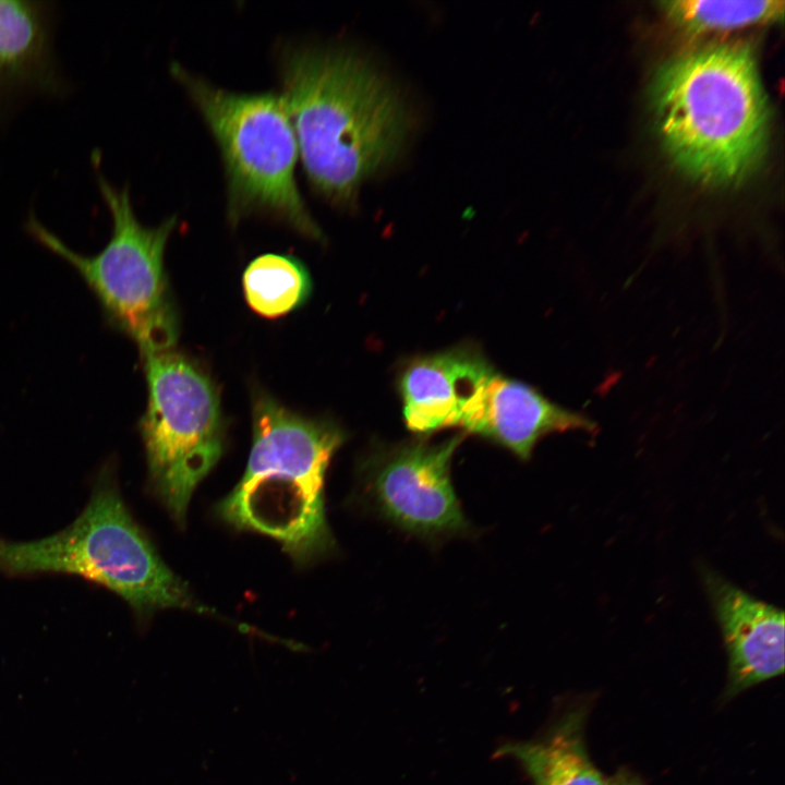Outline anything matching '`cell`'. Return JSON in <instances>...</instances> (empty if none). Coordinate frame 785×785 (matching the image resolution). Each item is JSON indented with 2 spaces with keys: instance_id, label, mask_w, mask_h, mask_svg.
<instances>
[{
  "instance_id": "obj_1",
  "label": "cell",
  "mask_w": 785,
  "mask_h": 785,
  "mask_svg": "<svg viewBox=\"0 0 785 785\" xmlns=\"http://www.w3.org/2000/svg\"><path fill=\"white\" fill-rule=\"evenodd\" d=\"M279 70L310 186L350 208L362 182L392 162L407 141L412 121L400 90L343 47L287 46Z\"/></svg>"
},
{
  "instance_id": "obj_2",
  "label": "cell",
  "mask_w": 785,
  "mask_h": 785,
  "mask_svg": "<svg viewBox=\"0 0 785 785\" xmlns=\"http://www.w3.org/2000/svg\"><path fill=\"white\" fill-rule=\"evenodd\" d=\"M663 147L699 183H739L758 165L769 110L756 59L747 46L701 47L666 62L652 86Z\"/></svg>"
},
{
  "instance_id": "obj_3",
  "label": "cell",
  "mask_w": 785,
  "mask_h": 785,
  "mask_svg": "<svg viewBox=\"0 0 785 785\" xmlns=\"http://www.w3.org/2000/svg\"><path fill=\"white\" fill-rule=\"evenodd\" d=\"M343 439L334 422L300 415L268 394H256L247 464L216 515L234 529L274 539L299 566L330 554L335 540L324 482Z\"/></svg>"
},
{
  "instance_id": "obj_4",
  "label": "cell",
  "mask_w": 785,
  "mask_h": 785,
  "mask_svg": "<svg viewBox=\"0 0 785 785\" xmlns=\"http://www.w3.org/2000/svg\"><path fill=\"white\" fill-rule=\"evenodd\" d=\"M0 572L82 577L118 594L140 621L167 608L217 615L164 563L133 519L112 463L101 467L86 506L68 527L34 541L0 540Z\"/></svg>"
},
{
  "instance_id": "obj_5",
  "label": "cell",
  "mask_w": 785,
  "mask_h": 785,
  "mask_svg": "<svg viewBox=\"0 0 785 785\" xmlns=\"http://www.w3.org/2000/svg\"><path fill=\"white\" fill-rule=\"evenodd\" d=\"M170 70L186 89L219 147L229 221L237 225L251 215H263L322 241L323 232L295 179L299 147L282 95L229 92L177 62Z\"/></svg>"
},
{
  "instance_id": "obj_6",
  "label": "cell",
  "mask_w": 785,
  "mask_h": 785,
  "mask_svg": "<svg viewBox=\"0 0 785 785\" xmlns=\"http://www.w3.org/2000/svg\"><path fill=\"white\" fill-rule=\"evenodd\" d=\"M98 186L111 216L112 232L96 255L77 254L34 217L26 229L78 273L107 321L130 337L143 357L171 350L179 321L164 255L177 218L165 219L156 227L144 226L136 218L126 186H113L100 174Z\"/></svg>"
},
{
  "instance_id": "obj_7",
  "label": "cell",
  "mask_w": 785,
  "mask_h": 785,
  "mask_svg": "<svg viewBox=\"0 0 785 785\" xmlns=\"http://www.w3.org/2000/svg\"><path fill=\"white\" fill-rule=\"evenodd\" d=\"M143 358L148 399L140 430L148 483L182 527L195 488L224 452L219 394L201 366L172 349Z\"/></svg>"
},
{
  "instance_id": "obj_8",
  "label": "cell",
  "mask_w": 785,
  "mask_h": 785,
  "mask_svg": "<svg viewBox=\"0 0 785 785\" xmlns=\"http://www.w3.org/2000/svg\"><path fill=\"white\" fill-rule=\"evenodd\" d=\"M463 435L440 443L414 440L364 461V490L399 528L423 536L463 532L468 522L450 481V461Z\"/></svg>"
},
{
  "instance_id": "obj_9",
  "label": "cell",
  "mask_w": 785,
  "mask_h": 785,
  "mask_svg": "<svg viewBox=\"0 0 785 785\" xmlns=\"http://www.w3.org/2000/svg\"><path fill=\"white\" fill-rule=\"evenodd\" d=\"M728 655L726 698L784 672V612L730 583L701 571Z\"/></svg>"
},
{
  "instance_id": "obj_10",
  "label": "cell",
  "mask_w": 785,
  "mask_h": 785,
  "mask_svg": "<svg viewBox=\"0 0 785 785\" xmlns=\"http://www.w3.org/2000/svg\"><path fill=\"white\" fill-rule=\"evenodd\" d=\"M493 374L488 361L471 347L413 360L400 378L408 427L419 433L462 428Z\"/></svg>"
},
{
  "instance_id": "obj_11",
  "label": "cell",
  "mask_w": 785,
  "mask_h": 785,
  "mask_svg": "<svg viewBox=\"0 0 785 785\" xmlns=\"http://www.w3.org/2000/svg\"><path fill=\"white\" fill-rule=\"evenodd\" d=\"M463 430L526 460L548 434L580 431L595 435L599 426L588 415L551 401L533 387L494 373Z\"/></svg>"
},
{
  "instance_id": "obj_12",
  "label": "cell",
  "mask_w": 785,
  "mask_h": 785,
  "mask_svg": "<svg viewBox=\"0 0 785 785\" xmlns=\"http://www.w3.org/2000/svg\"><path fill=\"white\" fill-rule=\"evenodd\" d=\"M588 713L587 703L572 704L539 737L506 741L494 756L516 760L532 785H607L587 750Z\"/></svg>"
},
{
  "instance_id": "obj_13",
  "label": "cell",
  "mask_w": 785,
  "mask_h": 785,
  "mask_svg": "<svg viewBox=\"0 0 785 785\" xmlns=\"http://www.w3.org/2000/svg\"><path fill=\"white\" fill-rule=\"evenodd\" d=\"M49 34L40 2L0 0V88L45 73Z\"/></svg>"
},
{
  "instance_id": "obj_14",
  "label": "cell",
  "mask_w": 785,
  "mask_h": 785,
  "mask_svg": "<svg viewBox=\"0 0 785 785\" xmlns=\"http://www.w3.org/2000/svg\"><path fill=\"white\" fill-rule=\"evenodd\" d=\"M247 304L257 314L276 318L298 309L309 299L312 280L299 259L264 254L253 259L243 274Z\"/></svg>"
},
{
  "instance_id": "obj_15",
  "label": "cell",
  "mask_w": 785,
  "mask_h": 785,
  "mask_svg": "<svg viewBox=\"0 0 785 785\" xmlns=\"http://www.w3.org/2000/svg\"><path fill=\"white\" fill-rule=\"evenodd\" d=\"M666 16L690 33L726 32L781 20L784 1L677 0L659 3Z\"/></svg>"
},
{
  "instance_id": "obj_16",
  "label": "cell",
  "mask_w": 785,
  "mask_h": 785,
  "mask_svg": "<svg viewBox=\"0 0 785 785\" xmlns=\"http://www.w3.org/2000/svg\"><path fill=\"white\" fill-rule=\"evenodd\" d=\"M607 785H644L637 776L626 771H618L611 778H607Z\"/></svg>"
}]
</instances>
